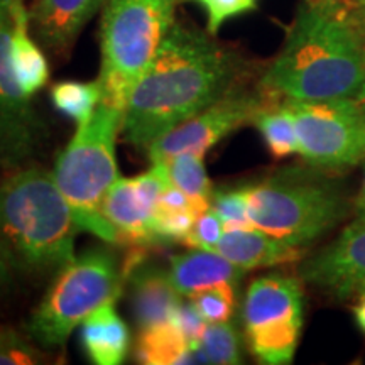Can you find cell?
I'll list each match as a JSON object with an SVG mask.
<instances>
[{
	"mask_svg": "<svg viewBox=\"0 0 365 365\" xmlns=\"http://www.w3.org/2000/svg\"><path fill=\"white\" fill-rule=\"evenodd\" d=\"M239 76L237 58L212 34L175 21L130 91L122 137L148 153L154 140L235 88Z\"/></svg>",
	"mask_w": 365,
	"mask_h": 365,
	"instance_id": "1",
	"label": "cell"
},
{
	"mask_svg": "<svg viewBox=\"0 0 365 365\" xmlns=\"http://www.w3.org/2000/svg\"><path fill=\"white\" fill-rule=\"evenodd\" d=\"M365 85V12L345 0H303L259 90L272 100L357 98Z\"/></svg>",
	"mask_w": 365,
	"mask_h": 365,
	"instance_id": "2",
	"label": "cell"
},
{
	"mask_svg": "<svg viewBox=\"0 0 365 365\" xmlns=\"http://www.w3.org/2000/svg\"><path fill=\"white\" fill-rule=\"evenodd\" d=\"M78 230L51 173L33 164L0 182V252L14 272L53 279L75 257Z\"/></svg>",
	"mask_w": 365,
	"mask_h": 365,
	"instance_id": "3",
	"label": "cell"
},
{
	"mask_svg": "<svg viewBox=\"0 0 365 365\" xmlns=\"http://www.w3.org/2000/svg\"><path fill=\"white\" fill-rule=\"evenodd\" d=\"M124 113V107L102 100L59 153L51 173L80 230L113 245H118V235L105 218L102 207L110 186L120 178L115 148Z\"/></svg>",
	"mask_w": 365,
	"mask_h": 365,
	"instance_id": "4",
	"label": "cell"
},
{
	"mask_svg": "<svg viewBox=\"0 0 365 365\" xmlns=\"http://www.w3.org/2000/svg\"><path fill=\"white\" fill-rule=\"evenodd\" d=\"M252 227L308 249L349 215L350 202L322 170L282 168L244 186Z\"/></svg>",
	"mask_w": 365,
	"mask_h": 365,
	"instance_id": "5",
	"label": "cell"
},
{
	"mask_svg": "<svg viewBox=\"0 0 365 365\" xmlns=\"http://www.w3.org/2000/svg\"><path fill=\"white\" fill-rule=\"evenodd\" d=\"M113 247L117 245L86 249L53 277L26 323L27 335L41 349H63L85 318L120 298L127 279V257Z\"/></svg>",
	"mask_w": 365,
	"mask_h": 365,
	"instance_id": "6",
	"label": "cell"
},
{
	"mask_svg": "<svg viewBox=\"0 0 365 365\" xmlns=\"http://www.w3.org/2000/svg\"><path fill=\"white\" fill-rule=\"evenodd\" d=\"M176 4L178 0H107L98 76L105 102L125 108L132 88L175 22Z\"/></svg>",
	"mask_w": 365,
	"mask_h": 365,
	"instance_id": "7",
	"label": "cell"
},
{
	"mask_svg": "<svg viewBox=\"0 0 365 365\" xmlns=\"http://www.w3.org/2000/svg\"><path fill=\"white\" fill-rule=\"evenodd\" d=\"M303 322L304 296L298 277L274 272L250 282L242 303V323L250 354L259 362H293Z\"/></svg>",
	"mask_w": 365,
	"mask_h": 365,
	"instance_id": "8",
	"label": "cell"
},
{
	"mask_svg": "<svg viewBox=\"0 0 365 365\" xmlns=\"http://www.w3.org/2000/svg\"><path fill=\"white\" fill-rule=\"evenodd\" d=\"M294 120L298 154L322 171L365 161V107L357 98L281 100Z\"/></svg>",
	"mask_w": 365,
	"mask_h": 365,
	"instance_id": "9",
	"label": "cell"
},
{
	"mask_svg": "<svg viewBox=\"0 0 365 365\" xmlns=\"http://www.w3.org/2000/svg\"><path fill=\"white\" fill-rule=\"evenodd\" d=\"M14 11H0V166L6 170L33 166L46 140L33 98L22 91L11 65Z\"/></svg>",
	"mask_w": 365,
	"mask_h": 365,
	"instance_id": "10",
	"label": "cell"
},
{
	"mask_svg": "<svg viewBox=\"0 0 365 365\" xmlns=\"http://www.w3.org/2000/svg\"><path fill=\"white\" fill-rule=\"evenodd\" d=\"M271 100L261 90L249 91L235 86L215 103L154 140L148 149L150 163L166 161L182 153L205 156L232 132L252 124L257 112Z\"/></svg>",
	"mask_w": 365,
	"mask_h": 365,
	"instance_id": "11",
	"label": "cell"
},
{
	"mask_svg": "<svg viewBox=\"0 0 365 365\" xmlns=\"http://www.w3.org/2000/svg\"><path fill=\"white\" fill-rule=\"evenodd\" d=\"M299 277L333 299L364 298L365 212H359V217L319 252L303 259Z\"/></svg>",
	"mask_w": 365,
	"mask_h": 365,
	"instance_id": "12",
	"label": "cell"
},
{
	"mask_svg": "<svg viewBox=\"0 0 365 365\" xmlns=\"http://www.w3.org/2000/svg\"><path fill=\"white\" fill-rule=\"evenodd\" d=\"M145 249L132 247L127 257L125 287L129 307L137 328H148L171 322L182 296L173 284L170 269L144 254Z\"/></svg>",
	"mask_w": 365,
	"mask_h": 365,
	"instance_id": "13",
	"label": "cell"
},
{
	"mask_svg": "<svg viewBox=\"0 0 365 365\" xmlns=\"http://www.w3.org/2000/svg\"><path fill=\"white\" fill-rule=\"evenodd\" d=\"M105 4L107 0H34L29 17L41 43L65 54Z\"/></svg>",
	"mask_w": 365,
	"mask_h": 365,
	"instance_id": "14",
	"label": "cell"
},
{
	"mask_svg": "<svg viewBox=\"0 0 365 365\" xmlns=\"http://www.w3.org/2000/svg\"><path fill=\"white\" fill-rule=\"evenodd\" d=\"M217 252L244 271L301 262L307 249L272 237L255 227L225 228Z\"/></svg>",
	"mask_w": 365,
	"mask_h": 365,
	"instance_id": "15",
	"label": "cell"
},
{
	"mask_svg": "<svg viewBox=\"0 0 365 365\" xmlns=\"http://www.w3.org/2000/svg\"><path fill=\"white\" fill-rule=\"evenodd\" d=\"M245 272L217 250L191 249L170 257V277L182 298L220 284L239 287Z\"/></svg>",
	"mask_w": 365,
	"mask_h": 365,
	"instance_id": "16",
	"label": "cell"
},
{
	"mask_svg": "<svg viewBox=\"0 0 365 365\" xmlns=\"http://www.w3.org/2000/svg\"><path fill=\"white\" fill-rule=\"evenodd\" d=\"M103 215L115 228L118 245L149 249L156 247L153 235L154 210L137 195L132 178H118L103 200Z\"/></svg>",
	"mask_w": 365,
	"mask_h": 365,
	"instance_id": "17",
	"label": "cell"
},
{
	"mask_svg": "<svg viewBox=\"0 0 365 365\" xmlns=\"http://www.w3.org/2000/svg\"><path fill=\"white\" fill-rule=\"evenodd\" d=\"M81 349L91 364L120 365L132 346L130 328L117 313L115 303L95 309L80 325Z\"/></svg>",
	"mask_w": 365,
	"mask_h": 365,
	"instance_id": "18",
	"label": "cell"
},
{
	"mask_svg": "<svg viewBox=\"0 0 365 365\" xmlns=\"http://www.w3.org/2000/svg\"><path fill=\"white\" fill-rule=\"evenodd\" d=\"M135 360L145 365L210 364L200 341H190L175 319L139 331Z\"/></svg>",
	"mask_w": 365,
	"mask_h": 365,
	"instance_id": "19",
	"label": "cell"
},
{
	"mask_svg": "<svg viewBox=\"0 0 365 365\" xmlns=\"http://www.w3.org/2000/svg\"><path fill=\"white\" fill-rule=\"evenodd\" d=\"M31 17L24 4L14 11L11 34V65L16 80L27 97L33 98L49 80V65L43 49L31 38Z\"/></svg>",
	"mask_w": 365,
	"mask_h": 365,
	"instance_id": "20",
	"label": "cell"
},
{
	"mask_svg": "<svg viewBox=\"0 0 365 365\" xmlns=\"http://www.w3.org/2000/svg\"><path fill=\"white\" fill-rule=\"evenodd\" d=\"M252 124L261 132L264 143L274 158L281 159L298 154L299 145L294 120L281 100H271L264 105L254 117Z\"/></svg>",
	"mask_w": 365,
	"mask_h": 365,
	"instance_id": "21",
	"label": "cell"
},
{
	"mask_svg": "<svg viewBox=\"0 0 365 365\" xmlns=\"http://www.w3.org/2000/svg\"><path fill=\"white\" fill-rule=\"evenodd\" d=\"M164 163H166L171 185L185 191L200 213L208 210L212 205L213 188L207 170H205L203 156L193 153H182L166 159Z\"/></svg>",
	"mask_w": 365,
	"mask_h": 365,
	"instance_id": "22",
	"label": "cell"
},
{
	"mask_svg": "<svg viewBox=\"0 0 365 365\" xmlns=\"http://www.w3.org/2000/svg\"><path fill=\"white\" fill-rule=\"evenodd\" d=\"M103 90L98 78L95 81H59L51 88V102L63 115L76 124L88 120L102 102Z\"/></svg>",
	"mask_w": 365,
	"mask_h": 365,
	"instance_id": "23",
	"label": "cell"
},
{
	"mask_svg": "<svg viewBox=\"0 0 365 365\" xmlns=\"http://www.w3.org/2000/svg\"><path fill=\"white\" fill-rule=\"evenodd\" d=\"M198 341L207 354L210 364H242L240 333L232 325L230 319L220 323H207Z\"/></svg>",
	"mask_w": 365,
	"mask_h": 365,
	"instance_id": "24",
	"label": "cell"
},
{
	"mask_svg": "<svg viewBox=\"0 0 365 365\" xmlns=\"http://www.w3.org/2000/svg\"><path fill=\"white\" fill-rule=\"evenodd\" d=\"M207 323L228 322L237 308V286L220 284L188 298Z\"/></svg>",
	"mask_w": 365,
	"mask_h": 365,
	"instance_id": "25",
	"label": "cell"
},
{
	"mask_svg": "<svg viewBox=\"0 0 365 365\" xmlns=\"http://www.w3.org/2000/svg\"><path fill=\"white\" fill-rule=\"evenodd\" d=\"M225 228H249L252 227L249 218L247 196H245L244 186L240 188H220L213 190L212 205H210Z\"/></svg>",
	"mask_w": 365,
	"mask_h": 365,
	"instance_id": "26",
	"label": "cell"
},
{
	"mask_svg": "<svg viewBox=\"0 0 365 365\" xmlns=\"http://www.w3.org/2000/svg\"><path fill=\"white\" fill-rule=\"evenodd\" d=\"M46 355L14 328L0 327V365L44 364Z\"/></svg>",
	"mask_w": 365,
	"mask_h": 365,
	"instance_id": "27",
	"label": "cell"
},
{
	"mask_svg": "<svg viewBox=\"0 0 365 365\" xmlns=\"http://www.w3.org/2000/svg\"><path fill=\"white\" fill-rule=\"evenodd\" d=\"M186 2H193L203 9L207 14V29L212 36H215L227 21L257 7L252 0H186Z\"/></svg>",
	"mask_w": 365,
	"mask_h": 365,
	"instance_id": "28",
	"label": "cell"
},
{
	"mask_svg": "<svg viewBox=\"0 0 365 365\" xmlns=\"http://www.w3.org/2000/svg\"><path fill=\"white\" fill-rule=\"evenodd\" d=\"M223 232H225V223L217 215L215 210L210 207L203 213H200L198 218L195 220L193 228H191V232L182 244L190 249L215 250Z\"/></svg>",
	"mask_w": 365,
	"mask_h": 365,
	"instance_id": "29",
	"label": "cell"
},
{
	"mask_svg": "<svg viewBox=\"0 0 365 365\" xmlns=\"http://www.w3.org/2000/svg\"><path fill=\"white\" fill-rule=\"evenodd\" d=\"M173 319L190 341H198L205 330V325H207V322L202 318V314L196 312L190 299L181 301Z\"/></svg>",
	"mask_w": 365,
	"mask_h": 365,
	"instance_id": "30",
	"label": "cell"
},
{
	"mask_svg": "<svg viewBox=\"0 0 365 365\" xmlns=\"http://www.w3.org/2000/svg\"><path fill=\"white\" fill-rule=\"evenodd\" d=\"M12 269L4 259L2 252H0V301L6 298V294L11 291L12 284Z\"/></svg>",
	"mask_w": 365,
	"mask_h": 365,
	"instance_id": "31",
	"label": "cell"
},
{
	"mask_svg": "<svg viewBox=\"0 0 365 365\" xmlns=\"http://www.w3.org/2000/svg\"><path fill=\"white\" fill-rule=\"evenodd\" d=\"M354 317L355 323L360 328V331L365 335V296L357 301V304L354 307Z\"/></svg>",
	"mask_w": 365,
	"mask_h": 365,
	"instance_id": "32",
	"label": "cell"
},
{
	"mask_svg": "<svg viewBox=\"0 0 365 365\" xmlns=\"http://www.w3.org/2000/svg\"><path fill=\"white\" fill-rule=\"evenodd\" d=\"M355 208L359 210V212H365V161H364V181H362V186H360V191L355 196Z\"/></svg>",
	"mask_w": 365,
	"mask_h": 365,
	"instance_id": "33",
	"label": "cell"
},
{
	"mask_svg": "<svg viewBox=\"0 0 365 365\" xmlns=\"http://www.w3.org/2000/svg\"><path fill=\"white\" fill-rule=\"evenodd\" d=\"M21 4H24V0H0V11H14Z\"/></svg>",
	"mask_w": 365,
	"mask_h": 365,
	"instance_id": "34",
	"label": "cell"
},
{
	"mask_svg": "<svg viewBox=\"0 0 365 365\" xmlns=\"http://www.w3.org/2000/svg\"><path fill=\"white\" fill-rule=\"evenodd\" d=\"M357 100H359V102H360V103H362V105H364V107H365V85H364V88H362V90H360V93H359V97H357Z\"/></svg>",
	"mask_w": 365,
	"mask_h": 365,
	"instance_id": "35",
	"label": "cell"
},
{
	"mask_svg": "<svg viewBox=\"0 0 365 365\" xmlns=\"http://www.w3.org/2000/svg\"><path fill=\"white\" fill-rule=\"evenodd\" d=\"M357 6L365 12V0H357Z\"/></svg>",
	"mask_w": 365,
	"mask_h": 365,
	"instance_id": "36",
	"label": "cell"
},
{
	"mask_svg": "<svg viewBox=\"0 0 365 365\" xmlns=\"http://www.w3.org/2000/svg\"><path fill=\"white\" fill-rule=\"evenodd\" d=\"M252 2H254V4H257V0H252Z\"/></svg>",
	"mask_w": 365,
	"mask_h": 365,
	"instance_id": "37",
	"label": "cell"
}]
</instances>
